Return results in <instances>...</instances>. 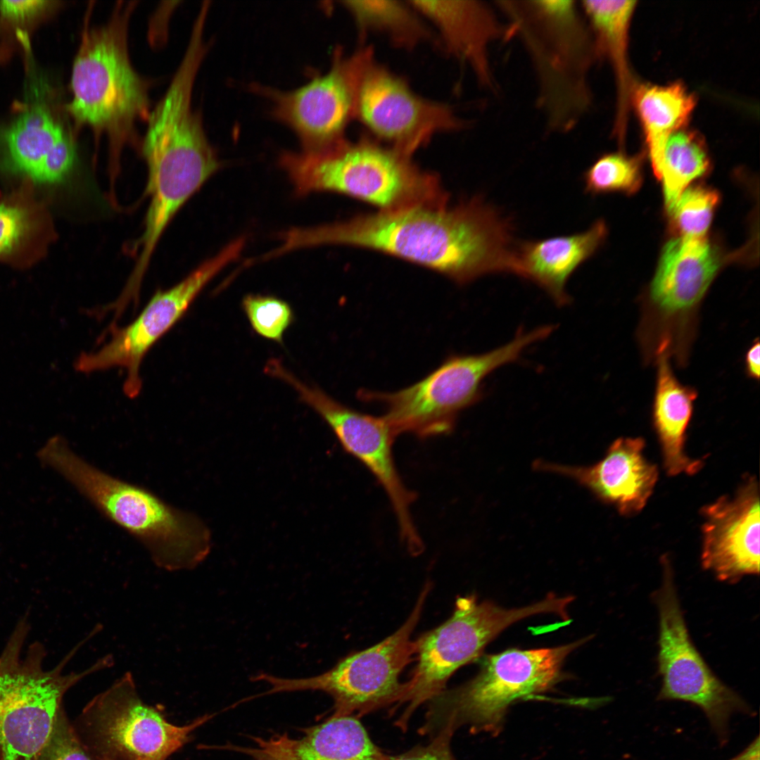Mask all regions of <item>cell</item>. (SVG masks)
Here are the masks:
<instances>
[{"label":"cell","instance_id":"9c48e42d","mask_svg":"<svg viewBox=\"0 0 760 760\" xmlns=\"http://www.w3.org/2000/svg\"><path fill=\"white\" fill-rule=\"evenodd\" d=\"M551 324L519 331L509 342L477 355H452L421 381L393 393L361 391L362 400L382 403L395 433L427 438L449 433L459 413L476 403L481 384L495 369L518 360L528 347L547 338Z\"/></svg>","mask_w":760,"mask_h":760},{"label":"cell","instance_id":"44dd1931","mask_svg":"<svg viewBox=\"0 0 760 760\" xmlns=\"http://www.w3.org/2000/svg\"><path fill=\"white\" fill-rule=\"evenodd\" d=\"M431 21L446 49L473 72L479 84L496 90L490 51L510 39L508 27L495 5L483 1H410Z\"/></svg>","mask_w":760,"mask_h":760},{"label":"cell","instance_id":"83f0119b","mask_svg":"<svg viewBox=\"0 0 760 760\" xmlns=\"http://www.w3.org/2000/svg\"><path fill=\"white\" fill-rule=\"evenodd\" d=\"M46 209L28 186L0 200V261L29 262L51 238Z\"/></svg>","mask_w":760,"mask_h":760},{"label":"cell","instance_id":"30bf717a","mask_svg":"<svg viewBox=\"0 0 760 760\" xmlns=\"http://www.w3.org/2000/svg\"><path fill=\"white\" fill-rule=\"evenodd\" d=\"M720 265L716 250L703 237L682 236L664 246L638 329L647 363L667 356L686 364L699 306Z\"/></svg>","mask_w":760,"mask_h":760},{"label":"cell","instance_id":"7402d4cb","mask_svg":"<svg viewBox=\"0 0 760 760\" xmlns=\"http://www.w3.org/2000/svg\"><path fill=\"white\" fill-rule=\"evenodd\" d=\"M607 232L606 223L599 220L578 233L514 243L506 272L533 282L564 306L570 300L566 290L570 277L601 247Z\"/></svg>","mask_w":760,"mask_h":760},{"label":"cell","instance_id":"d590c367","mask_svg":"<svg viewBox=\"0 0 760 760\" xmlns=\"http://www.w3.org/2000/svg\"><path fill=\"white\" fill-rule=\"evenodd\" d=\"M452 734L448 730L440 731L428 745L394 756L386 755L383 760H456L450 745Z\"/></svg>","mask_w":760,"mask_h":760},{"label":"cell","instance_id":"d4e9b609","mask_svg":"<svg viewBox=\"0 0 760 760\" xmlns=\"http://www.w3.org/2000/svg\"><path fill=\"white\" fill-rule=\"evenodd\" d=\"M67 132L46 104L30 105L0 130L1 165L36 182L47 156Z\"/></svg>","mask_w":760,"mask_h":760},{"label":"cell","instance_id":"4fadbf2b","mask_svg":"<svg viewBox=\"0 0 760 760\" xmlns=\"http://www.w3.org/2000/svg\"><path fill=\"white\" fill-rule=\"evenodd\" d=\"M214 716L170 723L157 708L143 701L130 671L94 697L72 722L86 749L97 760H166Z\"/></svg>","mask_w":760,"mask_h":760},{"label":"cell","instance_id":"1f68e13d","mask_svg":"<svg viewBox=\"0 0 760 760\" xmlns=\"http://www.w3.org/2000/svg\"><path fill=\"white\" fill-rule=\"evenodd\" d=\"M719 201L716 191L695 186L685 191L669 210L676 229L685 237H703Z\"/></svg>","mask_w":760,"mask_h":760},{"label":"cell","instance_id":"ac0fdd59","mask_svg":"<svg viewBox=\"0 0 760 760\" xmlns=\"http://www.w3.org/2000/svg\"><path fill=\"white\" fill-rule=\"evenodd\" d=\"M370 47L345 57L336 51L330 70L291 91L259 88L273 103L272 114L296 134L304 151L317 152L346 141L344 131L355 118V95Z\"/></svg>","mask_w":760,"mask_h":760},{"label":"cell","instance_id":"d6986e66","mask_svg":"<svg viewBox=\"0 0 760 760\" xmlns=\"http://www.w3.org/2000/svg\"><path fill=\"white\" fill-rule=\"evenodd\" d=\"M759 491L749 477L733 497L723 495L702 508L701 563L728 583L759 574Z\"/></svg>","mask_w":760,"mask_h":760},{"label":"cell","instance_id":"4dcf8cb0","mask_svg":"<svg viewBox=\"0 0 760 760\" xmlns=\"http://www.w3.org/2000/svg\"><path fill=\"white\" fill-rule=\"evenodd\" d=\"M641 163L640 157L621 152L603 154L584 172V190L592 195L634 193L642 183Z\"/></svg>","mask_w":760,"mask_h":760},{"label":"cell","instance_id":"6da1fadb","mask_svg":"<svg viewBox=\"0 0 760 760\" xmlns=\"http://www.w3.org/2000/svg\"><path fill=\"white\" fill-rule=\"evenodd\" d=\"M298 248L343 244L369 248L437 271L460 284L506 272L510 221L478 197L448 207L422 205L298 228Z\"/></svg>","mask_w":760,"mask_h":760},{"label":"cell","instance_id":"f35d334b","mask_svg":"<svg viewBox=\"0 0 760 760\" xmlns=\"http://www.w3.org/2000/svg\"><path fill=\"white\" fill-rule=\"evenodd\" d=\"M0 58H1V48H0Z\"/></svg>","mask_w":760,"mask_h":760},{"label":"cell","instance_id":"2e32d148","mask_svg":"<svg viewBox=\"0 0 760 760\" xmlns=\"http://www.w3.org/2000/svg\"><path fill=\"white\" fill-rule=\"evenodd\" d=\"M243 245V239L236 240L175 286L158 291L128 325L110 324L107 342L96 350L81 354L75 361V369L91 373L123 368L127 372L124 393L130 398H136L142 387L140 367L145 355L184 315L203 287L240 254Z\"/></svg>","mask_w":760,"mask_h":760},{"label":"cell","instance_id":"603a6c76","mask_svg":"<svg viewBox=\"0 0 760 760\" xmlns=\"http://www.w3.org/2000/svg\"><path fill=\"white\" fill-rule=\"evenodd\" d=\"M580 6L593 37L597 59L612 68L616 89L613 134L624 141L635 84L628 63V36L635 1L581 0Z\"/></svg>","mask_w":760,"mask_h":760},{"label":"cell","instance_id":"8fae6325","mask_svg":"<svg viewBox=\"0 0 760 760\" xmlns=\"http://www.w3.org/2000/svg\"><path fill=\"white\" fill-rule=\"evenodd\" d=\"M571 602L570 596L550 593L530 605L507 609L490 601H479L474 595L457 597L452 615L414 640L417 664L407 681V691L398 704L405 703L400 726L406 725L419 706L443 691L457 670L479 659L486 645L506 628L540 614H555L566 619Z\"/></svg>","mask_w":760,"mask_h":760},{"label":"cell","instance_id":"5b68a950","mask_svg":"<svg viewBox=\"0 0 760 760\" xmlns=\"http://www.w3.org/2000/svg\"><path fill=\"white\" fill-rule=\"evenodd\" d=\"M279 163L299 195L341 193L381 211L448 201L436 175L418 168L410 156L367 139L322 151L284 153Z\"/></svg>","mask_w":760,"mask_h":760},{"label":"cell","instance_id":"8d00e7d4","mask_svg":"<svg viewBox=\"0 0 760 760\" xmlns=\"http://www.w3.org/2000/svg\"><path fill=\"white\" fill-rule=\"evenodd\" d=\"M759 341L756 338L750 346L745 355V370L747 376L759 380L760 373Z\"/></svg>","mask_w":760,"mask_h":760},{"label":"cell","instance_id":"8992f818","mask_svg":"<svg viewBox=\"0 0 760 760\" xmlns=\"http://www.w3.org/2000/svg\"><path fill=\"white\" fill-rule=\"evenodd\" d=\"M141 144L148 169L149 205L144 229L134 243V270L144 274L167 225L183 205L219 169L202 118L180 101L164 103L148 120Z\"/></svg>","mask_w":760,"mask_h":760},{"label":"cell","instance_id":"d6a6232c","mask_svg":"<svg viewBox=\"0 0 760 760\" xmlns=\"http://www.w3.org/2000/svg\"><path fill=\"white\" fill-rule=\"evenodd\" d=\"M61 4L46 0L0 1V35L6 37L8 44L13 37L28 49L29 35L57 11Z\"/></svg>","mask_w":760,"mask_h":760},{"label":"cell","instance_id":"52a82bcc","mask_svg":"<svg viewBox=\"0 0 760 760\" xmlns=\"http://www.w3.org/2000/svg\"><path fill=\"white\" fill-rule=\"evenodd\" d=\"M589 638L549 648L520 650L480 657L478 673L429 701L424 732H454L467 726L472 733L498 735L509 707L551 690L564 678L566 658Z\"/></svg>","mask_w":760,"mask_h":760},{"label":"cell","instance_id":"74e56055","mask_svg":"<svg viewBox=\"0 0 760 760\" xmlns=\"http://www.w3.org/2000/svg\"><path fill=\"white\" fill-rule=\"evenodd\" d=\"M728 760H760V742L757 735L741 752Z\"/></svg>","mask_w":760,"mask_h":760},{"label":"cell","instance_id":"ba28073f","mask_svg":"<svg viewBox=\"0 0 760 760\" xmlns=\"http://www.w3.org/2000/svg\"><path fill=\"white\" fill-rule=\"evenodd\" d=\"M29 631L27 620H20L0 655V760H23L39 752L51 735L65 693L85 677L114 665L108 654L82 671L63 673L91 639L88 634L57 666L44 670L46 652L42 643L31 644L22 657Z\"/></svg>","mask_w":760,"mask_h":760},{"label":"cell","instance_id":"7a4b0ae2","mask_svg":"<svg viewBox=\"0 0 760 760\" xmlns=\"http://www.w3.org/2000/svg\"><path fill=\"white\" fill-rule=\"evenodd\" d=\"M37 456L103 517L139 542L157 567L191 570L208 556L211 534L200 517L148 488L99 468L74 451L62 436L49 438Z\"/></svg>","mask_w":760,"mask_h":760},{"label":"cell","instance_id":"484cf974","mask_svg":"<svg viewBox=\"0 0 760 760\" xmlns=\"http://www.w3.org/2000/svg\"><path fill=\"white\" fill-rule=\"evenodd\" d=\"M631 103L644 133L652 166L657 165L667 136L688 122L697 103L695 96L679 82L664 85L636 84Z\"/></svg>","mask_w":760,"mask_h":760},{"label":"cell","instance_id":"9a60e30c","mask_svg":"<svg viewBox=\"0 0 760 760\" xmlns=\"http://www.w3.org/2000/svg\"><path fill=\"white\" fill-rule=\"evenodd\" d=\"M271 376L291 386L300 400L325 421L343 450L374 475L391 502L402 542L412 555L420 554L424 545L410 510L415 495L405 486L397 470L392 448L396 434L386 419L341 404L300 381L282 363L272 367Z\"/></svg>","mask_w":760,"mask_h":760},{"label":"cell","instance_id":"e0dca14e","mask_svg":"<svg viewBox=\"0 0 760 760\" xmlns=\"http://www.w3.org/2000/svg\"><path fill=\"white\" fill-rule=\"evenodd\" d=\"M355 118L391 148L410 156L436 134L464 127L448 105L415 94L371 55L360 72Z\"/></svg>","mask_w":760,"mask_h":760},{"label":"cell","instance_id":"f1b7e54d","mask_svg":"<svg viewBox=\"0 0 760 760\" xmlns=\"http://www.w3.org/2000/svg\"><path fill=\"white\" fill-rule=\"evenodd\" d=\"M710 164L704 139L696 131L685 127L667 136L661 153L657 177L663 181L668 210L692 179L709 170Z\"/></svg>","mask_w":760,"mask_h":760},{"label":"cell","instance_id":"f546056e","mask_svg":"<svg viewBox=\"0 0 760 760\" xmlns=\"http://www.w3.org/2000/svg\"><path fill=\"white\" fill-rule=\"evenodd\" d=\"M397 1H346L344 6L351 13L360 32L381 33L400 47L412 49L432 39L428 28L417 17V11L408 2Z\"/></svg>","mask_w":760,"mask_h":760},{"label":"cell","instance_id":"3957f363","mask_svg":"<svg viewBox=\"0 0 760 760\" xmlns=\"http://www.w3.org/2000/svg\"><path fill=\"white\" fill-rule=\"evenodd\" d=\"M135 1H119L107 23L91 24L92 6L85 15L70 78L72 98L65 106L75 125L87 127L95 139L106 136L111 185L121 153L137 146L136 124L150 115L149 84L134 68L127 37Z\"/></svg>","mask_w":760,"mask_h":760},{"label":"cell","instance_id":"5bb4252c","mask_svg":"<svg viewBox=\"0 0 760 760\" xmlns=\"http://www.w3.org/2000/svg\"><path fill=\"white\" fill-rule=\"evenodd\" d=\"M659 614L657 700H678L698 707L721 746L729 738L733 714L755 716L748 703L711 671L691 640L679 602L673 571L664 564L661 585L654 595Z\"/></svg>","mask_w":760,"mask_h":760},{"label":"cell","instance_id":"836d02e7","mask_svg":"<svg viewBox=\"0 0 760 760\" xmlns=\"http://www.w3.org/2000/svg\"><path fill=\"white\" fill-rule=\"evenodd\" d=\"M242 307L258 334L282 343L284 332L293 321L292 309L287 303L272 296L250 294L243 298Z\"/></svg>","mask_w":760,"mask_h":760},{"label":"cell","instance_id":"4316f807","mask_svg":"<svg viewBox=\"0 0 760 760\" xmlns=\"http://www.w3.org/2000/svg\"><path fill=\"white\" fill-rule=\"evenodd\" d=\"M282 736L295 760H383L386 756L354 716L332 715L300 739Z\"/></svg>","mask_w":760,"mask_h":760},{"label":"cell","instance_id":"cb8c5ba5","mask_svg":"<svg viewBox=\"0 0 760 760\" xmlns=\"http://www.w3.org/2000/svg\"><path fill=\"white\" fill-rule=\"evenodd\" d=\"M655 364L657 370L652 419L661 448L664 468L670 476L682 473L693 474L702 468V462L690 458L684 445L697 392L678 381L668 357H660Z\"/></svg>","mask_w":760,"mask_h":760},{"label":"cell","instance_id":"7c38bea8","mask_svg":"<svg viewBox=\"0 0 760 760\" xmlns=\"http://www.w3.org/2000/svg\"><path fill=\"white\" fill-rule=\"evenodd\" d=\"M423 588L404 623L393 634L365 650L348 654L327 671L300 678H286L266 672L253 675L251 680L263 682L269 688L255 698L279 692L318 690L334 700V716L363 715L393 703L399 704L408 689L401 682L403 670L414 661L415 644L412 634L416 628L430 592Z\"/></svg>","mask_w":760,"mask_h":760},{"label":"cell","instance_id":"e575fe53","mask_svg":"<svg viewBox=\"0 0 760 760\" xmlns=\"http://www.w3.org/2000/svg\"><path fill=\"white\" fill-rule=\"evenodd\" d=\"M23 760H97L77 738L63 707L58 711L45 745L31 757Z\"/></svg>","mask_w":760,"mask_h":760},{"label":"cell","instance_id":"ffe728a7","mask_svg":"<svg viewBox=\"0 0 760 760\" xmlns=\"http://www.w3.org/2000/svg\"><path fill=\"white\" fill-rule=\"evenodd\" d=\"M642 438H620L604 457L586 467L536 461V469L560 474L590 490L602 501L614 506L623 515L640 512L652 495L658 480L657 467L643 452Z\"/></svg>","mask_w":760,"mask_h":760},{"label":"cell","instance_id":"277c9868","mask_svg":"<svg viewBox=\"0 0 760 760\" xmlns=\"http://www.w3.org/2000/svg\"><path fill=\"white\" fill-rule=\"evenodd\" d=\"M494 5L510 39L517 38L529 58L547 129H574L593 103L590 74L597 61L579 1L501 0Z\"/></svg>","mask_w":760,"mask_h":760}]
</instances>
